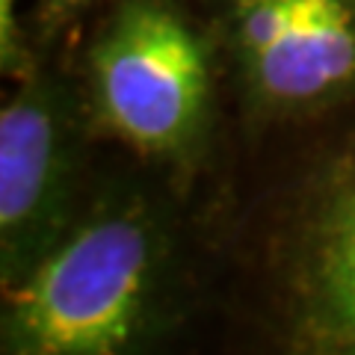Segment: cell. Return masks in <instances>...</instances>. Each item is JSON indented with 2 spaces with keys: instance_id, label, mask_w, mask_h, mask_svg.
Masks as SVG:
<instances>
[{
  "instance_id": "obj_1",
  "label": "cell",
  "mask_w": 355,
  "mask_h": 355,
  "mask_svg": "<svg viewBox=\"0 0 355 355\" xmlns=\"http://www.w3.org/2000/svg\"><path fill=\"white\" fill-rule=\"evenodd\" d=\"M246 139L205 187L207 355H355V104Z\"/></svg>"
},
{
  "instance_id": "obj_3",
  "label": "cell",
  "mask_w": 355,
  "mask_h": 355,
  "mask_svg": "<svg viewBox=\"0 0 355 355\" xmlns=\"http://www.w3.org/2000/svg\"><path fill=\"white\" fill-rule=\"evenodd\" d=\"M98 139L202 193L216 175L214 48L172 0H119L86 51Z\"/></svg>"
},
{
  "instance_id": "obj_5",
  "label": "cell",
  "mask_w": 355,
  "mask_h": 355,
  "mask_svg": "<svg viewBox=\"0 0 355 355\" xmlns=\"http://www.w3.org/2000/svg\"><path fill=\"white\" fill-rule=\"evenodd\" d=\"M234 77L246 137L355 104V0H299L284 36Z\"/></svg>"
},
{
  "instance_id": "obj_4",
  "label": "cell",
  "mask_w": 355,
  "mask_h": 355,
  "mask_svg": "<svg viewBox=\"0 0 355 355\" xmlns=\"http://www.w3.org/2000/svg\"><path fill=\"white\" fill-rule=\"evenodd\" d=\"M83 83L53 60L0 107V291L15 287L65 237L95 175Z\"/></svg>"
},
{
  "instance_id": "obj_2",
  "label": "cell",
  "mask_w": 355,
  "mask_h": 355,
  "mask_svg": "<svg viewBox=\"0 0 355 355\" xmlns=\"http://www.w3.org/2000/svg\"><path fill=\"white\" fill-rule=\"evenodd\" d=\"M0 296V355H207L205 190L133 154L95 163L65 237Z\"/></svg>"
},
{
  "instance_id": "obj_7",
  "label": "cell",
  "mask_w": 355,
  "mask_h": 355,
  "mask_svg": "<svg viewBox=\"0 0 355 355\" xmlns=\"http://www.w3.org/2000/svg\"><path fill=\"white\" fill-rule=\"evenodd\" d=\"M86 3L89 0H39V39H53Z\"/></svg>"
},
{
  "instance_id": "obj_6",
  "label": "cell",
  "mask_w": 355,
  "mask_h": 355,
  "mask_svg": "<svg viewBox=\"0 0 355 355\" xmlns=\"http://www.w3.org/2000/svg\"><path fill=\"white\" fill-rule=\"evenodd\" d=\"M18 6L21 0H0V71L12 83L24 80L42 62L36 53V42L21 24Z\"/></svg>"
}]
</instances>
